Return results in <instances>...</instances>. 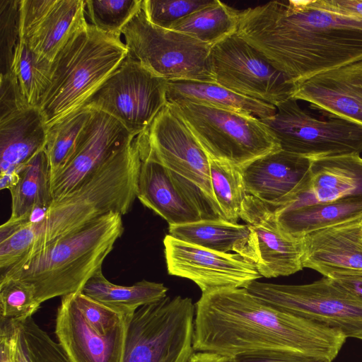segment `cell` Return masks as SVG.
I'll list each match as a JSON object with an SVG mask.
<instances>
[{
  "label": "cell",
  "instance_id": "1",
  "mask_svg": "<svg viewBox=\"0 0 362 362\" xmlns=\"http://www.w3.org/2000/svg\"><path fill=\"white\" fill-rule=\"evenodd\" d=\"M346 338L339 329L276 308L245 288L202 293L195 304L194 351L231 357L289 354L332 362Z\"/></svg>",
  "mask_w": 362,
  "mask_h": 362
},
{
  "label": "cell",
  "instance_id": "2",
  "mask_svg": "<svg viewBox=\"0 0 362 362\" xmlns=\"http://www.w3.org/2000/svg\"><path fill=\"white\" fill-rule=\"evenodd\" d=\"M237 34L293 84L362 59V19L314 7L310 0L239 11Z\"/></svg>",
  "mask_w": 362,
  "mask_h": 362
},
{
  "label": "cell",
  "instance_id": "3",
  "mask_svg": "<svg viewBox=\"0 0 362 362\" xmlns=\"http://www.w3.org/2000/svg\"><path fill=\"white\" fill-rule=\"evenodd\" d=\"M123 232L122 215L109 213L29 252L1 272L0 279L13 278L30 284L41 303L77 293L102 270L105 259Z\"/></svg>",
  "mask_w": 362,
  "mask_h": 362
},
{
  "label": "cell",
  "instance_id": "4",
  "mask_svg": "<svg viewBox=\"0 0 362 362\" xmlns=\"http://www.w3.org/2000/svg\"><path fill=\"white\" fill-rule=\"evenodd\" d=\"M140 166L136 136L75 188L52 200L39 219L33 221L37 240L30 252L109 213H128L137 198Z\"/></svg>",
  "mask_w": 362,
  "mask_h": 362
},
{
  "label": "cell",
  "instance_id": "5",
  "mask_svg": "<svg viewBox=\"0 0 362 362\" xmlns=\"http://www.w3.org/2000/svg\"><path fill=\"white\" fill-rule=\"evenodd\" d=\"M127 54L120 36L90 23L74 33L50 65L49 84L37 107L46 126L81 109Z\"/></svg>",
  "mask_w": 362,
  "mask_h": 362
},
{
  "label": "cell",
  "instance_id": "6",
  "mask_svg": "<svg viewBox=\"0 0 362 362\" xmlns=\"http://www.w3.org/2000/svg\"><path fill=\"white\" fill-rule=\"evenodd\" d=\"M136 139L142 152L169 170L203 219H223L213 193L208 155L170 103Z\"/></svg>",
  "mask_w": 362,
  "mask_h": 362
},
{
  "label": "cell",
  "instance_id": "7",
  "mask_svg": "<svg viewBox=\"0 0 362 362\" xmlns=\"http://www.w3.org/2000/svg\"><path fill=\"white\" fill-rule=\"evenodd\" d=\"M170 104L212 158L241 169L257 158L281 150L274 135L251 114L191 103Z\"/></svg>",
  "mask_w": 362,
  "mask_h": 362
},
{
  "label": "cell",
  "instance_id": "8",
  "mask_svg": "<svg viewBox=\"0 0 362 362\" xmlns=\"http://www.w3.org/2000/svg\"><path fill=\"white\" fill-rule=\"evenodd\" d=\"M195 304L166 296L132 315L122 362H189L193 347Z\"/></svg>",
  "mask_w": 362,
  "mask_h": 362
},
{
  "label": "cell",
  "instance_id": "9",
  "mask_svg": "<svg viewBox=\"0 0 362 362\" xmlns=\"http://www.w3.org/2000/svg\"><path fill=\"white\" fill-rule=\"evenodd\" d=\"M128 54L154 75L170 81L216 83L212 46L185 33L151 23L141 8L122 29Z\"/></svg>",
  "mask_w": 362,
  "mask_h": 362
},
{
  "label": "cell",
  "instance_id": "10",
  "mask_svg": "<svg viewBox=\"0 0 362 362\" xmlns=\"http://www.w3.org/2000/svg\"><path fill=\"white\" fill-rule=\"evenodd\" d=\"M245 288L276 308L339 329L346 337L362 332V299L327 277L301 285L254 281Z\"/></svg>",
  "mask_w": 362,
  "mask_h": 362
},
{
  "label": "cell",
  "instance_id": "11",
  "mask_svg": "<svg viewBox=\"0 0 362 362\" xmlns=\"http://www.w3.org/2000/svg\"><path fill=\"white\" fill-rule=\"evenodd\" d=\"M167 80L127 54L83 107L110 115L137 136L167 105Z\"/></svg>",
  "mask_w": 362,
  "mask_h": 362
},
{
  "label": "cell",
  "instance_id": "12",
  "mask_svg": "<svg viewBox=\"0 0 362 362\" xmlns=\"http://www.w3.org/2000/svg\"><path fill=\"white\" fill-rule=\"evenodd\" d=\"M289 98L276 106L272 117L261 119L281 149L311 159L362 152V127L332 118L320 120Z\"/></svg>",
  "mask_w": 362,
  "mask_h": 362
},
{
  "label": "cell",
  "instance_id": "13",
  "mask_svg": "<svg viewBox=\"0 0 362 362\" xmlns=\"http://www.w3.org/2000/svg\"><path fill=\"white\" fill-rule=\"evenodd\" d=\"M210 62L216 83L274 106L291 98L294 84L237 33L213 45Z\"/></svg>",
  "mask_w": 362,
  "mask_h": 362
},
{
  "label": "cell",
  "instance_id": "14",
  "mask_svg": "<svg viewBox=\"0 0 362 362\" xmlns=\"http://www.w3.org/2000/svg\"><path fill=\"white\" fill-rule=\"evenodd\" d=\"M164 254L168 274L195 283L202 293L246 288L262 277L256 264L236 253H221L166 235Z\"/></svg>",
  "mask_w": 362,
  "mask_h": 362
},
{
  "label": "cell",
  "instance_id": "15",
  "mask_svg": "<svg viewBox=\"0 0 362 362\" xmlns=\"http://www.w3.org/2000/svg\"><path fill=\"white\" fill-rule=\"evenodd\" d=\"M84 0H21L20 40L51 65L69 38L87 23Z\"/></svg>",
  "mask_w": 362,
  "mask_h": 362
},
{
  "label": "cell",
  "instance_id": "16",
  "mask_svg": "<svg viewBox=\"0 0 362 362\" xmlns=\"http://www.w3.org/2000/svg\"><path fill=\"white\" fill-rule=\"evenodd\" d=\"M136 136L113 117L93 110L72 156L50 182L52 200L75 188Z\"/></svg>",
  "mask_w": 362,
  "mask_h": 362
},
{
  "label": "cell",
  "instance_id": "17",
  "mask_svg": "<svg viewBox=\"0 0 362 362\" xmlns=\"http://www.w3.org/2000/svg\"><path fill=\"white\" fill-rule=\"evenodd\" d=\"M291 98L362 127V59L295 83Z\"/></svg>",
  "mask_w": 362,
  "mask_h": 362
},
{
  "label": "cell",
  "instance_id": "18",
  "mask_svg": "<svg viewBox=\"0 0 362 362\" xmlns=\"http://www.w3.org/2000/svg\"><path fill=\"white\" fill-rule=\"evenodd\" d=\"M132 315L126 316L107 334L101 335L87 323L69 294L62 297L54 332L71 362H122Z\"/></svg>",
  "mask_w": 362,
  "mask_h": 362
},
{
  "label": "cell",
  "instance_id": "19",
  "mask_svg": "<svg viewBox=\"0 0 362 362\" xmlns=\"http://www.w3.org/2000/svg\"><path fill=\"white\" fill-rule=\"evenodd\" d=\"M240 218L256 235L259 252L257 268L262 276H288L303 268V238L291 237L280 229L274 206L247 194Z\"/></svg>",
  "mask_w": 362,
  "mask_h": 362
},
{
  "label": "cell",
  "instance_id": "20",
  "mask_svg": "<svg viewBox=\"0 0 362 362\" xmlns=\"http://www.w3.org/2000/svg\"><path fill=\"white\" fill-rule=\"evenodd\" d=\"M312 160L281 149L257 158L241 168L246 192L276 209L285 206L306 187Z\"/></svg>",
  "mask_w": 362,
  "mask_h": 362
},
{
  "label": "cell",
  "instance_id": "21",
  "mask_svg": "<svg viewBox=\"0 0 362 362\" xmlns=\"http://www.w3.org/2000/svg\"><path fill=\"white\" fill-rule=\"evenodd\" d=\"M362 198V158L358 153L313 159L305 189L276 209Z\"/></svg>",
  "mask_w": 362,
  "mask_h": 362
},
{
  "label": "cell",
  "instance_id": "22",
  "mask_svg": "<svg viewBox=\"0 0 362 362\" xmlns=\"http://www.w3.org/2000/svg\"><path fill=\"white\" fill-rule=\"evenodd\" d=\"M361 217L303 238V267L327 271L362 272Z\"/></svg>",
  "mask_w": 362,
  "mask_h": 362
},
{
  "label": "cell",
  "instance_id": "23",
  "mask_svg": "<svg viewBox=\"0 0 362 362\" xmlns=\"http://www.w3.org/2000/svg\"><path fill=\"white\" fill-rule=\"evenodd\" d=\"M139 150L141 166L137 198L140 202L165 220L169 226L202 220L199 209L175 182L169 170L142 152L139 147Z\"/></svg>",
  "mask_w": 362,
  "mask_h": 362
},
{
  "label": "cell",
  "instance_id": "24",
  "mask_svg": "<svg viewBox=\"0 0 362 362\" xmlns=\"http://www.w3.org/2000/svg\"><path fill=\"white\" fill-rule=\"evenodd\" d=\"M173 238L221 253L240 255L256 265L259 262L257 238L247 224L225 219H202L180 225L169 226Z\"/></svg>",
  "mask_w": 362,
  "mask_h": 362
},
{
  "label": "cell",
  "instance_id": "25",
  "mask_svg": "<svg viewBox=\"0 0 362 362\" xmlns=\"http://www.w3.org/2000/svg\"><path fill=\"white\" fill-rule=\"evenodd\" d=\"M47 126L36 107L0 119V174L17 172L46 144Z\"/></svg>",
  "mask_w": 362,
  "mask_h": 362
},
{
  "label": "cell",
  "instance_id": "26",
  "mask_svg": "<svg viewBox=\"0 0 362 362\" xmlns=\"http://www.w3.org/2000/svg\"><path fill=\"white\" fill-rule=\"evenodd\" d=\"M168 103H191L251 114L260 119L275 115V106L236 93L214 82L170 81Z\"/></svg>",
  "mask_w": 362,
  "mask_h": 362
},
{
  "label": "cell",
  "instance_id": "27",
  "mask_svg": "<svg viewBox=\"0 0 362 362\" xmlns=\"http://www.w3.org/2000/svg\"><path fill=\"white\" fill-rule=\"evenodd\" d=\"M275 213L279 226L284 233L302 238L308 234L361 217L362 198L293 209H275Z\"/></svg>",
  "mask_w": 362,
  "mask_h": 362
},
{
  "label": "cell",
  "instance_id": "28",
  "mask_svg": "<svg viewBox=\"0 0 362 362\" xmlns=\"http://www.w3.org/2000/svg\"><path fill=\"white\" fill-rule=\"evenodd\" d=\"M17 173L19 180L9 189L11 214L8 221H33L37 211H45L52 202L49 164L45 148L21 165Z\"/></svg>",
  "mask_w": 362,
  "mask_h": 362
},
{
  "label": "cell",
  "instance_id": "29",
  "mask_svg": "<svg viewBox=\"0 0 362 362\" xmlns=\"http://www.w3.org/2000/svg\"><path fill=\"white\" fill-rule=\"evenodd\" d=\"M168 290L163 284L145 279L132 286L117 285L108 281L101 270L87 281L81 291L110 307L133 314L141 306L165 298Z\"/></svg>",
  "mask_w": 362,
  "mask_h": 362
},
{
  "label": "cell",
  "instance_id": "30",
  "mask_svg": "<svg viewBox=\"0 0 362 362\" xmlns=\"http://www.w3.org/2000/svg\"><path fill=\"white\" fill-rule=\"evenodd\" d=\"M239 11L219 0L175 23L170 29L213 46L237 33Z\"/></svg>",
  "mask_w": 362,
  "mask_h": 362
},
{
  "label": "cell",
  "instance_id": "31",
  "mask_svg": "<svg viewBox=\"0 0 362 362\" xmlns=\"http://www.w3.org/2000/svg\"><path fill=\"white\" fill-rule=\"evenodd\" d=\"M93 113V109L83 107L47 127L45 150L49 160L50 182L70 160Z\"/></svg>",
  "mask_w": 362,
  "mask_h": 362
},
{
  "label": "cell",
  "instance_id": "32",
  "mask_svg": "<svg viewBox=\"0 0 362 362\" xmlns=\"http://www.w3.org/2000/svg\"><path fill=\"white\" fill-rule=\"evenodd\" d=\"M211 182L223 218L236 223L247 193L241 169L209 156Z\"/></svg>",
  "mask_w": 362,
  "mask_h": 362
},
{
  "label": "cell",
  "instance_id": "33",
  "mask_svg": "<svg viewBox=\"0 0 362 362\" xmlns=\"http://www.w3.org/2000/svg\"><path fill=\"white\" fill-rule=\"evenodd\" d=\"M16 321V362H71L32 317Z\"/></svg>",
  "mask_w": 362,
  "mask_h": 362
},
{
  "label": "cell",
  "instance_id": "34",
  "mask_svg": "<svg viewBox=\"0 0 362 362\" xmlns=\"http://www.w3.org/2000/svg\"><path fill=\"white\" fill-rule=\"evenodd\" d=\"M49 70L50 65L40 62L25 43L18 42L14 50L11 72L30 106L38 107L49 84Z\"/></svg>",
  "mask_w": 362,
  "mask_h": 362
},
{
  "label": "cell",
  "instance_id": "35",
  "mask_svg": "<svg viewBox=\"0 0 362 362\" xmlns=\"http://www.w3.org/2000/svg\"><path fill=\"white\" fill-rule=\"evenodd\" d=\"M141 4L142 0H86L85 11L91 25L121 37L122 29L141 8Z\"/></svg>",
  "mask_w": 362,
  "mask_h": 362
},
{
  "label": "cell",
  "instance_id": "36",
  "mask_svg": "<svg viewBox=\"0 0 362 362\" xmlns=\"http://www.w3.org/2000/svg\"><path fill=\"white\" fill-rule=\"evenodd\" d=\"M41 304L30 284L13 278L0 279V318L25 320L32 317Z\"/></svg>",
  "mask_w": 362,
  "mask_h": 362
},
{
  "label": "cell",
  "instance_id": "37",
  "mask_svg": "<svg viewBox=\"0 0 362 362\" xmlns=\"http://www.w3.org/2000/svg\"><path fill=\"white\" fill-rule=\"evenodd\" d=\"M37 236L33 221H7L0 227L1 272L13 267L34 247Z\"/></svg>",
  "mask_w": 362,
  "mask_h": 362
},
{
  "label": "cell",
  "instance_id": "38",
  "mask_svg": "<svg viewBox=\"0 0 362 362\" xmlns=\"http://www.w3.org/2000/svg\"><path fill=\"white\" fill-rule=\"evenodd\" d=\"M20 6L21 0H0V75L11 73L20 41Z\"/></svg>",
  "mask_w": 362,
  "mask_h": 362
},
{
  "label": "cell",
  "instance_id": "39",
  "mask_svg": "<svg viewBox=\"0 0 362 362\" xmlns=\"http://www.w3.org/2000/svg\"><path fill=\"white\" fill-rule=\"evenodd\" d=\"M213 0H142L141 9L148 21L170 29L177 21L208 6Z\"/></svg>",
  "mask_w": 362,
  "mask_h": 362
},
{
  "label": "cell",
  "instance_id": "40",
  "mask_svg": "<svg viewBox=\"0 0 362 362\" xmlns=\"http://www.w3.org/2000/svg\"><path fill=\"white\" fill-rule=\"evenodd\" d=\"M71 294L76 305L85 320L99 334H107L126 316L132 315L97 301L84 294L81 291Z\"/></svg>",
  "mask_w": 362,
  "mask_h": 362
},
{
  "label": "cell",
  "instance_id": "41",
  "mask_svg": "<svg viewBox=\"0 0 362 362\" xmlns=\"http://www.w3.org/2000/svg\"><path fill=\"white\" fill-rule=\"evenodd\" d=\"M28 107L13 73L0 75V119Z\"/></svg>",
  "mask_w": 362,
  "mask_h": 362
},
{
  "label": "cell",
  "instance_id": "42",
  "mask_svg": "<svg viewBox=\"0 0 362 362\" xmlns=\"http://www.w3.org/2000/svg\"><path fill=\"white\" fill-rule=\"evenodd\" d=\"M316 8L339 15L362 19V0H310Z\"/></svg>",
  "mask_w": 362,
  "mask_h": 362
},
{
  "label": "cell",
  "instance_id": "43",
  "mask_svg": "<svg viewBox=\"0 0 362 362\" xmlns=\"http://www.w3.org/2000/svg\"><path fill=\"white\" fill-rule=\"evenodd\" d=\"M16 321L0 318V362H16Z\"/></svg>",
  "mask_w": 362,
  "mask_h": 362
},
{
  "label": "cell",
  "instance_id": "44",
  "mask_svg": "<svg viewBox=\"0 0 362 362\" xmlns=\"http://www.w3.org/2000/svg\"><path fill=\"white\" fill-rule=\"evenodd\" d=\"M335 284L362 299V272L327 271L322 274Z\"/></svg>",
  "mask_w": 362,
  "mask_h": 362
},
{
  "label": "cell",
  "instance_id": "45",
  "mask_svg": "<svg viewBox=\"0 0 362 362\" xmlns=\"http://www.w3.org/2000/svg\"><path fill=\"white\" fill-rule=\"evenodd\" d=\"M233 362H322L303 355L289 354H247L233 357Z\"/></svg>",
  "mask_w": 362,
  "mask_h": 362
},
{
  "label": "cell",
  "instance_id": "46",
  "mask_svg": "<svg viewBox=\"0 0 362 362\" xmlns=\"http://www.w3.org/2000/svg\"><path fill=\"white\" fill-rule=\"evenodd\" d=\"M189 362H233V357L214 353L194 351Z\"/></svg>",
  "mask_w": 362,
  "mask_h": 362
},
{
  "label": "cell",
  "instance_id": "47",
  "mask_svg": "<svg viewBox=\"0 0 362 362\" xmlns=\"http://www.w3.org/2000/svg\"><path fill=\"white\" fill-rule=\"evenodd\" d=\"M19 180V175L17 172L0 174V189H10L14 187Z\"/></svg>",
  "mask_w": 362,
  "mask_h": 362
},
{
  "label": "cell",
  "instance_id": "48",
  "mask_svg": "<svg viewBox=\"0 0 362 362\" xmlns=\"http://www.w3.org/2000/svg\"><path fill=\"white\" fill-rule=\"evenodd\" d=\"M355 338L359 339L362 340V332H359Z\"/></svg>",
  "mask_w": 362,
  "mask_h": 362
},
{
  "label": "cell",
  "instance_id": "49",
  "mask_svg": "<svg viewBox=\"0 0 362 362\" xmlns=\"http://www.w3.org/2000/svg\"><path fill=\"white\" fill-rule=\"evenodd\" d=\"M361 231H362V218H361Z\"/></svg>",
  "mask_w": 362,
  "mask_h": 362
}]
</instances>
